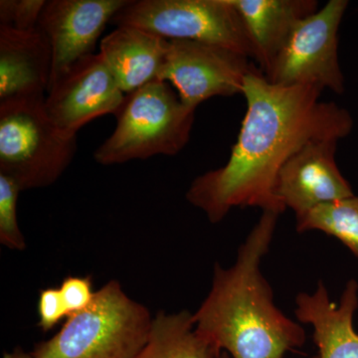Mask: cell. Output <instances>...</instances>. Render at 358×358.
<instances>
[{"label":"cell","instance_id":"18","mask_svg":"<svg viewBox=\"0 0 358 358\" xmlns=\"http://www.w3.org/2000/svg\"><path fill=\"white\" fill-rule=\"evenodd\" d=\"M21 189L13 179L0 174V243L23 251L26 242L17 221V200Z\"/></svg>","mask_w":358,"mask_h":358},{"label":"cell","instance_id":"20","mask_svg":"<svg viewBox=\"0 0 358 358\" xmlns=\"http://www.w3.org/2000/svg\"><path fill=\"white\" fill-rule=\"evenodd\" d=\"M59 289L68 317L88 308L96 293L91 277H67Z\"/></svg>","mask_w":358,"mask_h":358},{"label":"cell","instance_id":"9","mask_svg":"<svg viewBox=\"0 0 358 358\" xmlns=\"http://www.w3.org/2000/svg\"><path fill=\"white\" fill-rule=\"evenodd\" d=\"M126 96L101 54L94 53L52 85L45 96V109L60 131L77 134L96 117L119 114Z\"/></svg>","mask_w":358,"mask_h":358},{"label":"cell","instance_id":"6","mask_svg":"<svg viewBox=\"0 0 358 358\" xmlns=\"http://www.w3.org/2000/svg\"><path fill=\"white\" fill-rule=\"evenodd\" d=\"M110 23L166 40L222 47L256 60L253 42L230 0H129Z\"/></svg>","mask_w":358,"mask_h":358},{"label":"cell","instance_id":"11","mask_svg":"<svg viewBox=\"0 0 358 358\" xmlns=\"http://www.w3.org/2000/svg\"><path fill=\"white\" fill-rule=\"evenodd\" d=\"M338 141L308 143L286 162L275 180V194L296 216L320 205L355 195L336 162Z\"/></svg>","mask_w":358,"mask_h":358},{"label":"cell","instance_id":"12","mask_svg":"<svg viewBox=\"0 0 358 358\" xmlns=\"http://www.w3.org/2000/svg\"><path fill=\"white\" fill-rule=\"evenodd\" d=\"M294 315L300 324L313 327V343L319 358H358V333L355 313L358 308V282H346L338 303L329 298L324 282H317L313 293H299Z\"/></svg>","mask_w":358,"mask_h":358},{"label":"cell","instance_id":"4","mask_svg":"<svg viewBox=\"0 0 358 358\" xmlns=\"http://www.w3.org/2000/svg\"><path fill=\"white\" fill-rule=\"evenodd\" d=\"M45 96L0 102V174L23 190L48 187L77 152V134L60 131L45 109Z\"/></svg>","mask_w":358,"mask_h":358},{"label":"cell","instance_id":"14","mask_svg":"<svg viewBox=\"0 0 358 358\" xmlns=\"http://www.w3.org/2000/svg\"><path fill=\"white\" fill-rule=\"evenodd\" d=\"M169 40L134 26H117L101 40L100 52L126 95L159 80Z\"/></svg>","mask_w":358,"mask_h":358},{"label":"cell","instance_id":"23","mask_svg":"<svg viewBox=\"0 0 358 358\" xmlns=\"http://www.w3.org/2000/svg\"><path fill=\"white\" fill-rule=\"evenodd\" d=\"M220 358H231V357H230V355H228L227 352H221ZM310 358H319V357H317H317H313Z\"/></svg>","mask_w":358,"mask_h":358},{"label":"cell","instance_id":"5","mask_svg":"<svg viewBox=\"0 0 358 358\" xmlns=\"http://www.w3.org/2000/svg\"><path fill=\"white\" fill-rule=\"evenodd\" d=\"M115 117L114 131L94 152L102 166L179 154L189 141L195 110L171 84L157 80L127 95Z\"/></svg>","mask_w":358,"mask_h":358},{"label":"cell","instance_id":"19","mask_svg":"<svg viewBox=\"0 0 358 358\" xmlns=\"http://www.w3.org/2000/svg\"><path fill=\"white\" fill-rule=\"evenodd\" d=\"M46 2V0H1L0 26L17 31L37 29Z\"/></svg>","mask_w":358,"mask_h":358},{"label":"cell","instance_id":"22","mask_svg":"<svg viewBox=\"0 0 358 358\" xmlns=\"http://www.w3.org/2000/svg\"><path fill=\"white\" fill-rule=\"evenodd\" d=\"M2 358H34L33 355H27L20 350H16L15 352L10 353H6Z\"/></svg>","mask_w":358,"mask_h":358},{"label":"cell","instance_id":"13","mask_svg":"<svg viewBox=\"0 0 358 358\" xmlns=\"http://www.w3.org/2000/svg\"><path fill=\"white\" fill-rule=\"evenodd\" d=\"M51 74L50 44L39 27L17 31L0 26V102L44 96Z\"/></svg>","mask_w":358,"mask_h":358},{"label":"cell","instance_id":"17","mask_svg":"<svg viewBox=\"0 0 358 358\" xmlns=\"http://www.w3.org/2000/svg\"><path fill=\"white\" fill-rule=\"evenodd\" d=\"M299 233L320 231L336 238L358 260V196L352 195L315 207L296 216Z\"/></svg>","mask_w":358,"mask_h":358},{"label":"cell","instance_id":"15","mask_svg":"<svg viewBox=\"0 0 358 358\" xmlns=\"http://www.w3.org/2000/svg\"><path fill=\"white\" fill-rule=\"evenodd\" d=\"M246 26L256 51L255 62L265 73L296 23L317 13L315 0H230Z\"/></svg>","mask_w":358,"mask_h":358},{"label":"cell","instance_id":"21","mask_svg":"<svg viewBox=\"0 0 358 358\" xmlns=\"http://www.w3.org/2000/svg\"><path fill=\"white\" fill-rule=\"evenodd\" d=\"M38 326L45 333L54 329L63 317H68L60 289L54 288L42 289L38 301Z\"/></svg>","mask_w":358,"mask_h":358},{"label":"cell","instance_id":"8","mask_svg":"<svg viewBox=\"0 0 358 358\" xmlns=\"http://www.w3.org/2000/svg\"><path fill=\"white\" fill-rule=\"evenodd\" d=\"M256 66L222 47L169 40L160 81L173 85L181 102L196 110L212 96L242 94L244 80Z\"/></svg>","mask_w":358,"mask_h":358},{"label":"cell","instance_id":"10","mask_svg":"<svg viewBox=\"0 0 358 358\" xmlns=\"http://www.w3.org/2000/svg\"><path fill=\"white\" fill-rule=\"evenodd\" d=\"M129 0H49L39 29L52 50L49 88L82 59L95 53L96 42L115 14ZM49 90V89H48Z\"/></svg>","mask_w":358,"mask_h":358},{"label":"cell","instance_id":"3","mask_svg":"<svg viewBox=\"0 0 358 358\" xmlns=\"http://www.w3.org/2000/svg\"><path fill=\"white\" fill-rule=\"evenodd\" d=\"M152 317L113 280L93 301L73 313L53 338L39 343L34 358H136L147 343Z\"/></svg>","mask_w":358,"mask_h":358},{"label":"cell","instance_id":"1","mask_svg":"<svg viewBox=\"0 0 358 358\" xmlns=\"http://www.w3.org/2000/svg\"><path fill=\"white\" fill-rule=\"evenodd\" d=\"M324 89L313 85L282 87L270 83L258 67L247 75V112L225 166L192 181L185 197L211 223L232 209L257 207L282 214L275 194L278 174L294 154L315 141L336 140L352 133L345 108L320 101Z\"/></svg>","mask_w":358,"mask_h":358},{"label":"cell","instance_id":"2","mask_svg":"<svg viewBox=\"0 0 358 358\" xmlns=\"http://www.w3.org/2000/svg\"><path fill=\"white\" fill-rule=\"evenodd\" d=\"M280 215L263 211L234 264L215 263L210 291L192 313L197 333L231 358H285L306 343L305 329L275 306L261 268Z\"/></svg>","mask_w":358,"mask_h":358},{"label":"cell","instance_id":"7","mask_svg":"<svg viewBox=\"0 0 358 358\" xmlns=\"http://www.w3.org/2000/svg\"><path fill=\"white\" fill-rule=\"evenodd\" d=\"M348 7V0H329L296 23L264 73L266 79L278 86L313 85L343 94L345 78L338 60V30Z\"/></svg>","mask_w":358,"mask_h":358},{"label":"cell","instance_id":"16","mask_svg":"<svg viewBox=\"0 0 358 358\" xmlns=\"http://www.w3.org/2000/svg\"><path fill=\"white\" fill-rule=\"evenodd\" d=\"M221 352L197 333L188 310H160L152 319L150 336L136 358H220Z\"/></svg>","mask_w":358,"mask_h":358}]
</instances>
